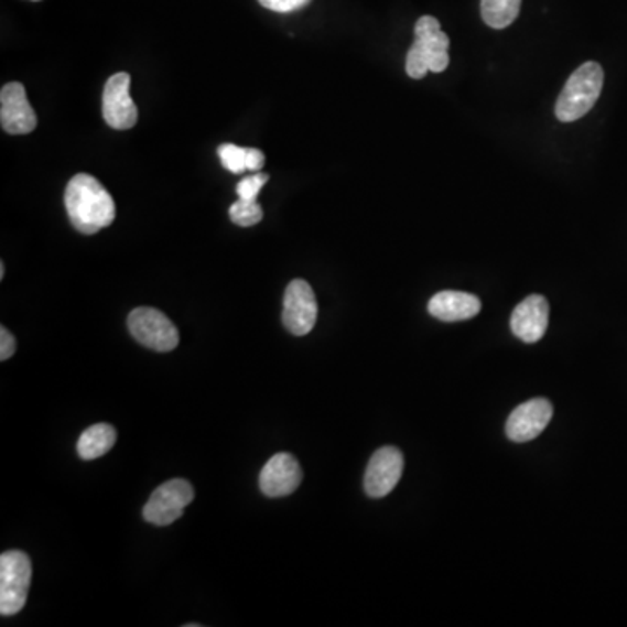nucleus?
I'll use <instances>...</instances> for the list:
<instances>
[{"label": "nucleus", "mask_w": 627, "mask_h": 627, "mask_svg": "<svg viewBox=\"0 0 627 627\" xmlns=\"http://www.w3.org/2000/svg\"><path fill=\"white\" fill-rule=\"evenodd\" d=\"M549 324V304L542 295H530L515 309L511 329L525 344H536L544 337Z\"/></svg>", "instance_id": "obj_12"}, {"label": "nucleus", "mask_w": 627, "mask_h": 627, "mask_svg": "<svg viewBox=\"0 0 627 627\" xmlns=\"http://www.w3.org/2000/svg\"><path fill=\"white\" fill-rule=\"evenodd\" d=\"M128 328L138 344L155 353H171L179 347V329L171 323L170 317L158 309H134L129 314Z\"/></svg>", "instance_id": "obj_4"}, {"label": "nucleus", "mask_w": 627, "mask_h": 627, "mask_svg": "<svg viewBox=\"0 0 627 627\" xmlns=\"http://www.w3.org/2000/svg\"><path fill=\"white\" fill-rule=\"evenodd\" d=\"M14 353H17V338L13 337V333L2 326L0 328V359L8 361L9 358H13Z\"/></svg>", "instance_id": "obj_22"}, {"label": "nucleus", "mask_w": 627, "mask_h": 627, "mask_svg": "<svg viewBox=\"0 0 627 627\" xmlns=\"http://www.w3.org/2000/svg\"><path fill=\"white\" fill-rule=\"evenodd\" d=\"M521 0H482V17L495 30L507 29L520 14Z\"/></svg>", "instance_id": "obj_16"}, {"label": "nucleus", "mask_w": 627, "mask_h": 627, "mask_svg": "<svg viewBox=\"0 0 627 627\" xmlns=\"http://www.w3.org/2000/svg\"><path fill=\"white\" fill-rule=\"evenodd\" d=\"M317 302L314 290L304 279H295L288 284L284 291L283 324L284 328L295 335L304 337L316 326Z\"/></svg>", "instance_id": "obj_6"}, {"label": "nucleus", "mask_w": 627, "mask_h": 627, "mask_svg": "<svg viewBox=\"0 0 627 627\" xmlns=\"http://www.w3.org/2000/svg\"><path fill=\"white\" fill-rule=\"evenodd\" d=\"M65 206L75 230L86 236L100 233L116 220V203L95 176L79 173L68 182Z\"/></svg>", "instance_id": "obj_1"}, {"label": "nucleus", "mask_w": 627, "mask_h": 627, "mask_svg": "<svg viewBox=\"0 0 627 627\" xmlns=\"http://www.w3.org/2000/svg\"><path fill=\"white\" fill-rule=\"evenodd\" d=\"M6 275V266L4 263H0V279H4Z\"/></svg>", "instance_id": "obj_24"}, {"label": "nucleus", "mask_w": 627, "mask_h": 627, "mask_svg": "<svg viewBox=\"0 0 627 627\" xmlns=\"http://www.w3.org/2000/svg\"><path fill=\"white\" fill-rule=\"evenodd\" d=\"M230 220L239 227H253L263 218V209L257 201L237 199L229 209Z\"/></svg>", "instance_id": "obj_17"}, {"label": "nucleus", "mask_w": 627, "mask_h": 627, "mask_svg": "<svg viewBox=\"0 0 627 627\" xmlns=\"http://www.w3.org/2000/svg\"><path fill=\"white\" fill-rule=\"evenodd\" d=\"M117 431L110 424H95L80 434L77 453L83 461L104 457L116 445Z\"/></svg>", "instance_id": "obj_15"}, {"label": "nucleus", "mask_w": 627, "mask_h": 627, "mask_svg": "<svg viewBox=\"0 0 627 627\" xmlns=\"http://www.w3.org/2000/svg\"><path fill=\"white\" fill-rule=\"evenodd\" d=\"M428 72H431L429 71L428 56L413 44L407 54V74L412 79H422L428 75Z\"/></svg>", "instance_id": "obj_20"}, {"label": "nucleus", "mask_w": 627, "mask_h": 627, "mask_svg": "<svg viewBox=\"0 0 627 627\" xmlns=\"http://www.w3.org/2000/svg\"><path fill=\"white\" fill-rule=\"evenodd\" d=\"M194 500V488L185 479H171L159 486L143 507V518L155 527H167L182 518Z\"/></svg>", "instance_id": "obj_5"}, {"label": "nucleus", "mask_w": 627, "mask_h": 627, "mask_svg": "<svg viewBox=\"0 0 627 627\" xmlns=\"http://www.w3.org/2000/svg\"><path fill=\"white\" fill-rule=\"evenodd\" d=\"M218 155H220L221 166L234 173V175H241V173L248 171V149H245V147L224 143L218 149Z\"/></svg>", "instance_id": "obj_18"}, {"label": "nucleus", "mask_w": 627, "mask_h": 627, "mask_svg": "<svg viewBox=\"0 0 627 627\" xmlns=\"http://www.w3.org/2000/svg\"><path fill=\"white\" fill-rule=\"evenodd\" d=\"M304 474L291 453H278L270 458L260 473V490L270 499L288 497L299 488Z\"/></svg>", "instance_id": "obj_11"}, {"label": "nucleus", "mask_w": 627, "mask_h": 627, "mask_svg": "<svg viewBox=\"0 0 627 627\" xmlns=\"http://www.w3.org/2000/svg\"><path fill=\"white\" fill-rule=\"evenodd\" d=\"M0 125L9 134H29L37 128V116L23 84L9 83L0 91Z\"/></svg>", "instance_id": "obj_10"}, {"label": "nucleus", "mask_w": 627, "mask_h": 627, "mask_svg": "<svg viewBox=\"0 0 627 627\" xmlns=\"http://www.w3.org/2000/svg\"><path fill=\"white\" fill-rule=\"evenodd\" d=\"M267 182H269L267 173L255 171L253 175L239 182L236 188L237 196H239V199L257 201L258 194L266 187Z\"/></svg>", "instance_id": "obj_19"}, {"label": "nucleus", "mask_w": 627, "mask_h": 627, "mask_svg": "<svg viewBox=\"0 0 627 627\" xmlns=\"http://www.w3.org/2000/svg\"><path fill=\"white\" fill-rule=\"evenodd\" d=\"M266 164V154L262 150L248 149V171H260Z\"/></svg>", "instance_id": "obj_23"}, {"label": "nucleus", "mask_w": 627, "mask_h": 627, "mask_svg": "<svg viewBox=\"0 0 627 627\" xmlns=\"http://www.w3.org/2000/svg\"><path fill=\"white\" fill-rule=\"evenodd\" d=\"M32 2H39V0H32Z\"/></svg>", "instance_id": "obj_25"}, {"label": "nucleus", "mask_w": 627, "mask_h": 627, "mask_svg": "<svg viewBox=\"0 0 627 627\" xmlns=\"http://www.w3.org/2000/svg\"><path fill=\"white\" fill-rule=\"evenodd\" d=\"M605 74L599 63L587 62L570 75L556 104L561 122H574L586 116L602 95Z\"/></svg>", "instance_id": "obj_2"}, {"label": "nucleus", "mask_w": 627, "mask_h": 627, "mask_svg": "<svg viewBox=\"0 0 627 627\" xmlns=\"http://www.w3.org/2000/svg\"><path fill=\"white\" fill-rule=\"evenodd\" d=\"M131 77L126 72L113 74L104 88V119L112 129L126 131L138 122V108L129 95Z\"/></svg>", "instance_id": "obj_8"}, {"label": "nucleus", "mask_w": 627, "mask_h": 627, "mask_svg": "<svg viewBox=\"0 0 627 627\" xmlns=\"http://www.w3.org/2000/svg\"><path fill=\"white\" fill-rule=\"evenodd\" d=\"M258 2L274 13H291L305 8L311 0H258Z\"/></svg>", "instance_id": "obj_21"}, {"label": "nucleus", "mask_w": 627, "mask_h": 627, "mask_svg": "<svg viewBox=\"0 0 627 627\" xmlns=\"http://www.w3.org/2000/svg\"><path fill=\"white\" fill-rule=\"evenodd\" d=\"M553 419V404L548 399L533 398L512 410L506 422V434L515 443L539 437Z\"/></svg>", "instance_id": "obj_9"}, {"label": "nucleus", "mask_w": 627, "mask_h": 627, "mask_svg": "<svg viewBox=\"0 0 627 627\" xmlns=\"http://www.w3.org/2000/svg\"><path fill=\"white\" fill-rule=\"evenodd\" d=\"M32 582V561L21 551L0 556V614L17 615L25 607Z\"/></svg>", "instance_id": "obj_3"}, {"label": "nucleus", "mask_w": 627, "mask_h": 627, "mask_svg": "<svg viewBox=\"0 0 627 627\" xmlns=\"http://www.w3.org/2000/svg\"><path fill=\"white\" fill-rule=\"evenodd\" d=\"M413 44L428 56L429 71L436 72V74L446 71L450 63V39L441 30L436 18L422 17L417 21Z\"/></svg>", "instance_id": "obj_13"}, {"label": "nucleus", "mask_w": 627, "mask_h": 627, "mask_svg": "<svg viewBox=\"0 0 627 627\" xmlns=\"http://www.w3.org/2000/svg\"><path fill=\"white\" fill-rule=\"evenodd\" d=\"M403 453L394 446H383L374 453L365 473V491L371 499L391 494L403 476Z\"/></svg>", "instance_id": "obj_7"}, {"label": "nucleus", "mask_w": 627, "mask_h": 627, "mask_svg": "<svg viewBox=\"0 0 627 627\" xmlns=\"http://www.w3.org/2000/svg\"><path fill=\"white\" fill-rule=\"evenodd\" d=\"M429 314L445 323L473 320L482 311L478 296L464 291H440L429 302Z\"/></svg>", "instance_id": "obj_14"}]
</instances>
